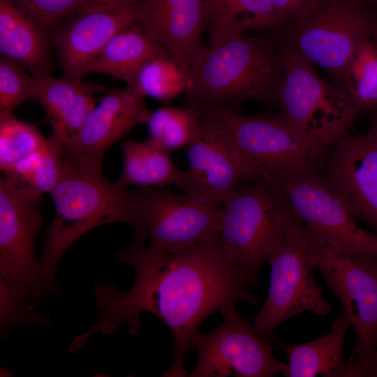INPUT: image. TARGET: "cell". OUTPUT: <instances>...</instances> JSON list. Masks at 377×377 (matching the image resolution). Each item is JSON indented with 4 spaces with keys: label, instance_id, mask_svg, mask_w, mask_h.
<instances>
[{
    "label": "cell",
    "instance_id": "cell-12",
    "mask_svg": "<svg viewBox=\"0 0 377 377\" xmlns=\"http://www.w3.org/2000/svg\"><path fill=\"white\" fill-rule=\"evenodd\" d=\"M223 321L214 330L196 332L191 348L198 351L191 377H273L288 376V367L272 353V346L237 312L224 307Z\"/></svg>",
    "mask_w": 377,
    "mask_h": 377
},
{
    "label": "cell",
    "instance_id": "cell-27",
    "mask_svg": "<svg viewBox=\"0 0 377 377\" xmlns=\"http://www.w3.org/2000/svg\"><path fill=\"white\" fill-rule=\"evenodd\" d=\"M362 113L377 108V39L360 47L339 81Z\"/></svg>",
    "mask_w": 377,
    "mask_h": 377
},
{
    "label": "cell",
    "instance_id": "cell-8",
    "mask_svg": "<svg viewBox=\"0 0 377 377\" xmlns=\"http://www.w3.org/2000/svg\"><path fill=\"white\" fill-rule=\"evenodd\" d=\"M40 197L0 178V272L10 295L32 310L50 295L35 243L42 224Z\"/></svg>",
    "mask_w": 377,
    "mask_h": 377
},
{
    "label": "cell",
    "instance_id": "cell-11",
    "mask_svg": "<svg viewBox=\"0 0 377 377\" xmlns=\"http://www.w3.org/2000/svg\"><path fill=\"white\" fill-rule=\"evenodd\" d=\"M318 242L350 257L377 262V235L360 227L319 169L269 178Z\"/></svg>",
    "mask_w": 377,
    "mask_h": 377
},
{
    "label": "cell",
    "instance_id": "cell-16",
    "mask_svg": "<svg viewBox=\"0 0 377 377\" xmlns=\"http://www.w3.org/2000/svg\"><path fill=\"white\" fill-rule=\"evenodd\" d=\"M206 0H142L133 22L177 60L189 77L206 50Z\"/></svg>",
    "mask_w": 377,
    "mask_h": 377
},
{
    "label": "cell",
    "instance_id": "cell-35",
    "mask_svg": "<svg viewBox=\"0 0 377 377\" xmlns=\"http://www.w3.org/2000/svg\"><path fill=\"white\" fill-rule=\"evenodd\" d=\"M358 377H377V350L360 371Z\"/></svg>",
    "mask_w": 377,
    "mask_h": 377
},
{
    "label": "cell",
    "instance_id": "cell-25",
    "mask_svg": "<svg viewBox=\"0 0 377 377\" xmlns=\"http://www.w3.org/2000/svg\"><path fill=\"white\" fill-rule=\"evenodd\" d=\"M66 155L64 145L52 135L41 148L4 172V178L15 186L38 195L49 193L61 177Z\"/></svg>",
    "mask_w": 377,
    "mask_h": 377
},
{
    "label": "cell",
    "instance_id": "cell-28",
    "mask_svg": "<svg viewBox=\"0 0 377 377\" xmlns=\"http://www.w3.org/2000/svg\"><path fill=\"white\" fill-rule=\"evenodd\" d=\"M188 76L168 53L154 57L139 71L133 87L145 96L168 101L185 92Z\"/></svg>",
    "mask_w": 377,
    "mask_h": 377
},
{
    "label": "cell",
    "instance_id": "cell-2",
    "mask_svg": "<svg viewBox=\"0 0 377 377\" xmlns=\"http://www.w3.org/2000/svg\"><path fill=\"white\" fill-rule=\"evenodd\" d=\"M54 215L47 228L39 270L50 295H59L55 271L66 251L78 238L102 225L122 222L133 228L128 246L142 249L147 241L136 191L111 182L103 172V162L82 161L67 152L61 177L49 193Z\"/></svg>",
    "mask_w": 377,
    "mask_h": 377
},
{
    "label": "cell",
    "instance_id": "cell-3",
    "mask_svg": "<svg viewBox=\"0 0 377 377\" xmlns=\"http://www.w3.org/2000/svg\"><path fill=\"white\" fill-rule=\"evenodd\" d=\"M282 77L280 48L274 42L243 35L206 47L189 77L186 106L238 110L246 101L277 102Z\"/></svg>",
    "mask_w": 377,
    "mask_h": 377
},
{
    "label": "cell",
    "instance_id": "cell-21",
    "mask_svg": "<svg viewBox=\"0 0 377 377\" xmlns=\"http://www.w3.org/2000/svg\"><path fill=\"white\" fill-rule=\"evenodd\" d=\"M350 327L343 313L332 322L331 330L317 339L295 345L281 342L288 359V377H347L343 349Z\"/></svg>",
    "mask_w": 377,
    "mask_h": 377
},
{
    "label": "cell",
    "instance_id": "cell-14",
    "mask_svg": "<svg viewBox=\"0 0 377 377\" xmlns=\"http://www.w3.org/2000/svg\"><path fill=\"white\" fill-rule=\"evenodd\" d=\"M202 112L197 134L185 148L188 167L179 189L221 207L241 184L253 177L223 124L212 114Z\"/></svg>",
    "mask_w": 377,
    "mask_h": 377
},
{
    "label": "cell",
    "instance_id": "cell-23",
    "mask_svg": "<svg viewBox=\"0 0 377 377\" xmlns=\"http://www.w3.org/2000/svg\"><path fill=\"white\" fill-rule=\"evenodd\" d=\"M168 53L134 23L117 33L101 54L84 69V75L101 73L133 86L143 65L151 58Z\"/></svg>",
    "mask_w": 377,
    "mask_h": 377
},
{
    "label": "cell",
    "instance_id": "cell-22",
    "mask_svg": "<svg viewBox=\"0 0 377 377\" xmlns=\"http://www.w3.org/2000/svg\"><path fill=\"white\" fill-rule=\"evenodd\" d=\"M205 6L207 48L281 25L270 0H206Z\"/></svg>",
    "mask_w": 377,
    "mask_h": 377
},
{
    "label": "cell",
    "instance_id": "cell-29",
    "mask_svg": "<svg viewBox=\"0 0 377 377\" xmlns=\"http://www.w3.org/2000/svg\"><path fill=\"white\" fill-rule=\"evenodd\" d=\"M47 138L37 126L0 112V168L7 172L16 163L41 148Z\"/></svg>",
    "mask_w": 377,
    "mask_h": 377
},
{
    "label": "cell",
    "instance_id": "cell-34",
    "mask_svg": "<svg viewBox=\"0 0 377 377\" xmlns=\"http://www.w3.org/2000/svg\"><path fill=\"white\" fill-rule=\"evenodd\" d=\"M142 0H87L88 3L122 8H133Z\"/></svg>",
    "mask_w": 377,
    "mask_h": 377
},
{
    "label": "cell",
    "instance_id": "cell-19",
    "mask_svg": "<svg viewBox=\"0 0 377 377\" xmlns=\"http://www.w3.org/2000/svg\"><path fill=\"white\" fill-rule=\"evenodd\" d=\"M31 98L43 108L55 137L68 150L84 121L95 106L94 96L105 91L103 85L80 77L60 78L50 73L33 76Z\"/></svg>",
    "mask_w": 377,
    "mask_h": 377
},
{
    "label": "cell",
    "instance_id": "cell-10",
    "mask_svg": "<svg viewBox=\"0 0 377 377\" xmlns=\"http://www.w3.org/2000/svg\"><path fill=\"white\" fill-rule=\"evenodd\" d=\"M311 264L350 321L355 344L347 377H358L377 349V262L345 256L313 237Z\"/></svg>",
    "mask_w": 377,
    "mask_h": 377
},
{
    "label": "cell",
    "instance_id": "cell-9",
    "mask_svg": "<svg viewBox=\"0 0 377 377\" xmlns=\"http://www.w3.org/2000/svg\"><path fill=\"white\" fill-rule=\"evenodd\" d=\"M293 25L283 45L339 82L362 44L377 34V24L360 0H319Z\"/></svg>",
    "mask_w": 377,
    "mask_h": 377
},
{
    "label": "cell",
    "instance_id": "cell-31",
    "mask_svg": "<svg viewBox=\"0 0 377 377\" xmlns=\"http://www.w3.org/2000/svg\"><path fill=\"white\" fill-rule=\"evenodd\" d=\"M22 8L45 29H52L71 16L87 0H12Z\"/></svg>",
    "mask_w": 377,
    "mask_h": 377
},
{
    "label": "cell",
    "instance_id": "cell-1",
    "mask_svg": "<svg viewBox=\"0 0 377 377\" xmlns=\"http://www.w3.org/2000/svg\"><path fill=\"white\" fill-rule=\"evenodd\" d=\"M115 255L134 268V283L126 292L114 284L94 286L99 314L88 331L73 340L71 353L83 347L94 333L112 334L122 325L136 335L140 314L150 313L168 326L174 340L172 363L163 376H189L185 358L200 324L229 304L259 303L251 293L258 277L228 260L214 239L175 253L126 246Z\"/></svg>",
    "mask_w": 377,
    "mask_h": 377
},
{
    "label": "cell",
    "instance_id": "cell-30",
    "mask_svg": "<svg viewBox=\"0 0 377 377\" xmlns=\"http://www.w3.org/2000/svg\"><path fill=\"white\" fill-rule=\"evenodd\" d=\"M34 77L17 62L1 56L0 112H13L15 108L31 98Z\"/></svg>",
    "mask_w": 377,
    "mask_h": 377
},
{
    "label": "cell",
    "instance_id": "cell-36",
    "mask_svg": "<svg viewBox=\"0 0 377 377\" xmlns=\"http://www.w3.org/2000/svg\"><path fill=\"white\" fill-rule=\"evenodd\" d=\"M370 119H377V108L367 112Z\"/></svg>",
    "mask_w": 377,
    "mask_h": 377
},
{
    "label": "cell",
    "instance_id": "cell-32",
    "mask_svg": "<svg viewBox=\"0 0 377 377\" xmlns=\"http://www.w3.org/2000/svg\"><path fill=\"white\" fill-rule=\"evenodd\" d=\"M1 330L13 326L31 325L48 327L50 318L46 315L35 314L31 310L20 304L10 293L5 281L0 280Z\"/></svg>",
    "mask_w": 377,
    "mask_h": 377
},
{
    "label": "cell",
    "instance_id": "cell-15",
    "mask_svg": "<svg viewBox=\"0 0 377 377\" xmlns=\"http://www.w3.org/2000/svg\"><path fill=\"white\" fill-rule=\"evenodd\" d=\"M360 135H344L328 148L320 170L337 198L377 235V119Z\"/></svg>",
    "mask_w": 377,
    "mask_h": 377
},
{
    "label": "cell",
    "instance_id": "cell-20",
    "mask_svg": "<svg viewBox=\"0 0 377 377\" xmlns=\"http://www.w3.org/2000/svg\"><path fill=\"white\" fill-rule=\"evenodd\" d=\"M44 28L12 0H0L1 56L25 66L32 76L49 73Z\"/></svg>",
    "mask_w": 377,
    "mask_h": 377
},
{
    "label": "cell",
    "instance_id": "cell-7",
    "mask_svg": "<svg viewBox=\"0 0 377 377\" xmlns=\"http://www.w3.org/2000/svg\"><path fill=\"white\" fill-rule=\"evenodd\" d=\"M202 111L223 124L253 178L286 176L322 166L327 149L301 137L281 113L251 116L224 107Z\"/></svg>",
    "mask_w": 377,
    "mask_h": 377
},
{
    "label": "cell",
    "instance_id": "cell-26",
    "mask_svg": "<svg viewBox=\"0 0 377 377\" xmlns=\"http://www.w3.org/2000/svg\"><path fill=\"white\" fill-rule=\"evenodd\" d=\"M202 116L201 110L190 106L151 111L147 122L149 139L170 151L185 149L197 134Z\"/></svg>",
    "mask_w": 377,
    "mask_h": 377
},
{
    "label": "cell",
    "instance_id": "cell-18",
    "mask_svg": "<svg viewBox=\"0 0 377 377\" xmlns=\"http://www.w3.org/2000/svg\"><path fill=\"white\" fill-rule=\"evenodd\" d=\"M136 87L114 88L87 114L67 154L78 160L103 162L108 149L133 128L147 124L151 111Z\"/></svg>",
    "mask_w": 377,
    "mask_h": 377
},
{
    "label": "cell",
    "instance_id": "cell-33",
    "mask_svg": "<svg viewBox=\"0 0 377 377\" xmlns=\"http://www.w3.org/2000/svg\"><path fill=\"white\" fill-rule=\"evenodd\" d=\"M281 25L293 24L306 17L316 7L319 0H270Z\"/></svg>",
    "mask_w": 377,
    "mask_h": 377
},
{
    "label": "cell",
    "instance_id": "cell-13",
    "mask_svg": "<svg viewBox=\"0 0 377 377\" xmlns=\"http://www.w3.org/2000/svg\"><path fill=\"white\" fill-rule=\"evenodd\" d=\"M138 209L147 249L175 253L214 240L220 207L164 188L142 187L137 191Z\"/></svg>",
    "mask_w": 377,
    "mask_h": 377
},
{
    "label": "cell",
    "instance_id": "cell-5",
    "mask_svg": "<svg viewBox=\"0 0 377 377\" xmlns=\"http://www.w3.org/2000/svg\"><path fill=\"white\" fill-rule=\"evenodd\" d=\"M282 83L277 102L290 126L309 142L328 149L346 135L362 113L340 85L324 81L313 65L288 47H280Z\"/></svg>",
    "mask_w": 377,
    "mask_h": 377
},
{
    "label": "cell",
    "instance_id": "cell-24",
    "mask_svg": "<svg viewBox=\"0 0 377 377\" xmlns=\"http://www.w3.org/2000/svg\"><path fill=\"white\" fill-rule=\"evenodd\" d=\"M124 164L119 178L114 182L121 187L130 186L180 188L184 176L172 161L170 151L158 142L126 140L121 145Z\"/></svg>",
    "mask_w": 377,
    "mask_h": 377
},
{
    "label": "cell",
    "instance_id": "cell-4",
    "mask_svg": "<svg viewBox=\"0 0 377 377\" xmlns=\"http://www.w3.org/2000/svg\"><path fill=\"white\" fill-rule=\"evenodd\" d=\"M313 242L311 232L288 202L266 256L271 267L268 294L253 320L256 332L267 340L293 316L310 311L324 316L332 311L313 276Z\"/></svg>",
    "mask_w": 377,
    "mask_h": 377
},
{
    "label": "cell",
    "instance_id": "cell-17",
    "mask_svg": "<svg viewBox=\"0 0 377 377\" xmlns=\"http://www.w3.org/2000/svg\"><path fill=\"white\" fill-rule=\"evenodd\" d=\"M133 23V8L92 3L68 17L54 35L64 76L82 78L110 40Z\"/></svg>",
    "mask_w": 377,
    "mask_h": 377
},
{
    "label": "cell",
    "instance_id": "cell-6",
    "mask_svg": "<svg viewBox=\"0 0 377 377\" xmlns=\"http://www.w3.org/2000/svg\"><path fill=\"white\" fill-rule=\"evenodd\" d=\"M287 205L271 179L244 182L220 207L216 244L228 260L258 277Z\"/></svg>",
    "mask_w": 377,
    "mask_h": 377
}]
</instances>
